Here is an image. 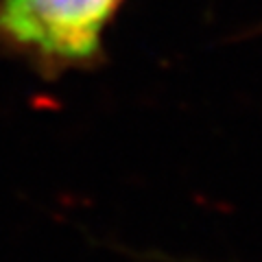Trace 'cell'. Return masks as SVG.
<instances>
[{"label":"cell","mask_w":262,"mask_h":262,"mask_svg":"<svg viewBox=\"0 0 262 262\" xmlns=\"http://www.w3.org/2000/svg\"><path fill=\"white\" fill-rule=\"evenodd\" d=\"M125 0H0V48L46 75L103 59Z\"/></svg>","instance_id":"6da1fadb"}]
</instances>
